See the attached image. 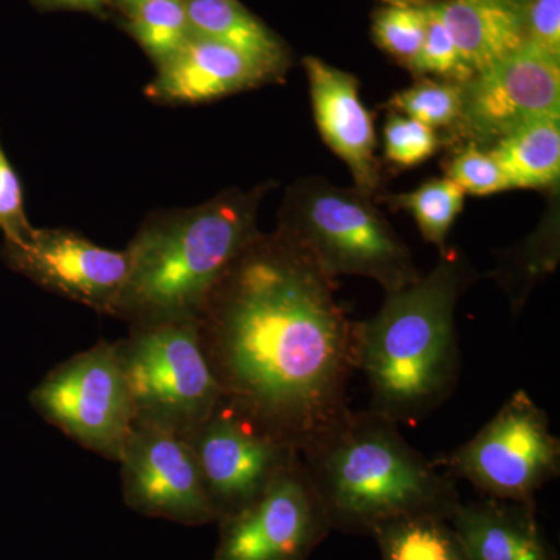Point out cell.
Instances as JSON below:
<instances>
[{
	"instance_id": "836d02e7",
	"label": "cell",
	"mask_w": 560,
	"mask_h": 560,
	"mask_svg": "<svg viewBox=\"0 0 560 560\" xmlns=\"http://www.w3.org/2000/svg\"><path fill=\"white\" fill-rule=\"evenodd\" d=\"M518 2L522 3V7L525 5L526 2H528V0H518Z\"/></svg>"
},
{
	"instance_id": "ffe728a7",
	"label": "cell",
	"mask_w": 560,
	"mask_h": 560,
	"mask_svg": "<svg viewBox=\"0 0 560 560\" xmlns=\"http://www.w3.org/2000/svg\"><path fill=\"white\" fill-rule=\"evenodd\" d=\"M383 560H467L451 521L438 515H408L372 530Z\"/></svg>"
},
{
	"instance_id": "8992f818",
	"label": "cell",
	"mask_w": 560,
	"mask_h": 560,
	"mask_svg": "<svg viewBox=\"0 0 560 560\" xmlns=\"http://www.w3.org/2000/svg\"><path fill=\"white\" fill-rule=\"evenodd\" d=\"M285 238L330 279L364 276L393 291L420 276L410 250L359 190L327 184L305 187Z\"/></svg>"
},
{
	"instance_id": "4316f807",
	"label": "cell",
	"mask_w": 560,
	"mask_h": 560,
	"mask_svg": "<svg viewBox=\"0 0 560 560\" xmlns=\"http://www.w3.org/2000/svg\"><path fill=\"white\" fill-rule=\"evenodd\" d=\"M447 178L455 180L464 191L480 197L511 189L490 150L485 151L477 147L460 151L448 162Z\"/></svg>"
},
{
	"instance_id": "9a60e30c",
	"label": "cell",
	"mask_w": 560,
	"mask_h": 560,
	"mask_svg": "<svg viewBox=\"0 0 560 560\" xmlns=\"http://www.w3.org/2000/svg\"><path fill=\"white\" fill-rule=\"evenodd\" d=\"M270 75L241 51L191 33L190 39L160 65L147 92L154 101L206 102L256 86Z\"/></svg>"
},
{
	"instance_id": "7402d4cb",
	"label": "cell",
	"mask_w": 560,
	"mask_h": 560,
	"mask_svg": "<svg viewBox=\"0 0 560 560\" xmlns=\"http://www.w3.org/2000/svg\"><path fill=\"white\" fill-rule=\"evenodd\" d=\"M466 191L451 178L431 179L410 194L394 197L397 208L410 212L427 242L444 248L453 223L463 210Z\"/></svg>"
},
{
	"instance_id": "d6a6232c",
	"label": "cell",
	"mask_w": 560,
	"mask_h": 560,
	"mask_svg": "<svg viewBox=\"0 0 560 560\" xmlns=\"http://www.w3.org/2000/svg\"><path fill=\"white\" fill-rule=\"evenodd\" d=\"M140 2V0H121V3H124L125 9H130L131 5H135V3Z\"/></svg>"
},
{
	"instance_id": "6da1fadb",
	"label": "cell",
	"mask_w": 560,
	"mask_h": 560,
	"mask_svg": "<svg viewBox=\"0 0 560 560\" xmlns=\"http://www.w3.org/2000/svg\"><path fill=\"white\" fill-rule=\"evenodd\" d=\"M330 280L289 238L256 241L197 318L224 396L300 453L352 411L353 323Z\"/></svg>"
},
{
	"instance_id": "44dd1931",
	"label": "cell",
	"mask_w": 560,
	"mask_h": 560,
	"mask_svg": "<svg viewBox=\"0 0 560 560\" xmlns=\"http://www.w3.org/2000/svg\"><path fill=\"white\" fill-rule=\"evenodd\" d=\"M128 28L142 49L156 61L172 58L190 39L184 0H140L127 9Z\"/></svg>"
},
{
	"instance_id": "5bb4252c",
	"label": "cell",
	"mask_w": 560,
	"mask_h": 560,
	"mask_svg": "<svg viewBox=\"0 0 560 560\" xmlns=\"http://www.w3.org/2000/svg\"><path fill=\"white\" fill-rule=\"evenodd\" d=\"M315 113L323 139L349 165L357 190L371 194L377 187L374 121L361 102L359 83L348 72L319 58L304 60Z\"/></svg>"
},
{
	"instance_id": "7c38bea8",
	"label": "cell",
	"mask_w": 560,
	"mask_h": 560,
	"mask_svg": "<svg viewBox=\"0 0 560 560\" xmlns=\"http://www.w3.org/2000/svg\"><path fill=\"white\" fill-rule=\"evenodd\" d=\"M560 114V60L525 43L464 83L459 124L480 142Z\"/></svg>"
},
{
	"instance_id": "8fae6325",
	"label": "cell",
	"mask_w": 560,
	"mask_h": 560,
	"mask_svg": "<svg viewBox=\"0 0 560 560\" xmlns=\"http://www.w3.org/2000/svg\"><path fill=\"white\" fill-rule=\"evenodd\" d=\"M119 463L125 503L140 514L186 525L219 518L183 434L154 423L135 422Z\"/></svg>"
},
{
	"instance_id": "4dcf8cb0",
	"label": "cell",
	"mask_w": 560,
	"mask_h": 560,
	"mask_svg": "<svg viewBox=\"0 0 560 560\" xmlns=\"http://www.w3.org/2000/svg\"><path fill=\"white\" fill-rule=\"evenodd\" d=\"M490 2L508 3V5L518 7V9H523L522 3L518 2V0H490Z\"/></svg>"
},
{
	"instance_id": "f546056e",
	"label": "cell",
	"mask_w": 560,
	"mask_h": 560,
	"mask_svg": "<svg viewBox=\"0 0 560 560\" xmlns=\"http://www.w3.org/2000/svg\"><path fill=\"white\" fill-rule=\"evenodd\" d=\"M44 2L65 7V9L95 11L105 7L108 0H44Z\"/></svg>"
},
{
	"instance_id": "2e32d148",
	"label": "cell",
	"mask_w": 560,
	"mask_h": 560,
	"mask_svg": "<svg viewBox=\"0 0 560 560\" xmlns=\"http://www.w3.org/2000/svg\"><path fill=\"white\" fill-rule=\"evenodd\" d=\"M451 521L467 560H556L534 501L488 499L460 503Z\"/></svg>"
},
{
	"instance_id": "3957f363",
	"label": "cell",
	"mask_w": 560,
	"mask_h": 560,
	"mask_svg": "<svg viewBox=\"0 0 560 560\" xmlns=\"http://www.w3.org/2000/svg\"><path fill=\"white\" fill-rule=\"evenodd\" d=\"M330 528L368 533L393 518H451L455 480L405 440L378 412L350 411L327 436L300 453Z\"/></svg>"
},
{
	"instance_id": "cb8c5ba5",
	"label": "cell",
	"mask_w": 560,
	"mask_h": 560,
	"mask_svg": "<svg viewBox=\"0 0 560 560\" xmlns=\"http://www.w3.org/2000/svg\"><path fill=\"white\" fill-rule=\"evenodd\" d=\"M427 27L425 7L390 5L378 11L372 32L378 46L411 68Z\"/></svg>"
},
{
	"instance_id": "30bf717a",
	"label": "cell",
	"mask_w": 560,
	"mask_h": 560,
	"mask_svg": "<svg viewBox=\"0 0 560 560\" xmlns=\"http://www.w3.org/2000/svg\"><path fill=\"white\" fill-rule=\"evenodd\" d=\"M220 521L213 560H305L330 529L301 455L243 510Z\"/></svg>"
},
{
	"instance_id": "277c9868",
	"label": "cell",
	"mask_w": 560,
	"mask_h": 560,
	"mask_svg": "<svg viewBox=\"0 0 560 560\" xmlns=\"http://www.w3.org/2000/svg\"><path fill=\"white\" fill-rule=\"evenodd\" d=\"M253 212L219 200L145 228L130 248L116 315L131 324L197 319L234 261L256 242Z\"/></svg>"
},
{
	"instance_id": "d6986e66",
	"label": "cell",
	"mask_w": 560,
	"mask_h": 560,
	"mask_svg": "<svg viewBox=\"0 0 560 560\" xmlns=\"http://www.w3.org/2000/svg\"><path fill=\"white\" fill-rule=\"evenodd\" d=\"M511 189H541L560 175V114L541 117L504 136L490 150Z\"/></svg>"
},
{
	"instance_id": "5b68a950",
	"label": "cell",
	"mask_w": 560,
	"mask_h": 560,
	"mask_svg": "<svg viewBox=\"0 0 560 560\" xmlns=\"http://www.w3.org/2000/svg\"><path fill=\"white\" fill-rule=\"evenodd\" d=\"M116 348L135 422L186 436L223 397L202 350L198 319L132 324L130 335Z\"/></svg>"
},
{
	"instance_id": "e0dca14e",
	"label": "cell",
	"mask_w": 560,
	"mask_h": 560,
	"mask_svg": "<svg viewBox=\"0 0 560 560\" xmlns=\"http://www.w3.org/2000/svg\"><path fill=\"white\" fill-rule=\"evenodd\" d=\"M444 22L471 77L526 43L523 9L490 0H444L430 5Z\"/></svg>"
},
{
	"instance_id": "9c48e42d",
	"label": "cell",
	"mask_w": 560,
	"mask_h": 560,
	"mask_svg": "<svg viewBox=\"0 0 560 560\" xmlns=\"http://www.w3.org/2000/svg\"><path fill=\"white\" fill-rule=\"evenodd\" d=\"M184 438L219 518L243 510L300 455L224 394Z\"/></svg>"
},
{
	"instance_id": "4fadbf2b",
	"label": "cell",
	"mask_w": 560,
	"mask_h": 560,
	"mask_svg": "<svg viewBox=\"0 0 560 560\" xmlns=\"http://www.w3.org/2000/svg\"><path fill=\"white\" fill-rule=\"evenodd\" d=\"M3 257L44 289L101 313L116 315L128 272L127 250L102 248L69 231H39L5 243Z\"/></svg>"
},
{
	"instance_id": "1f68e13d",
	"label": "cell",
	"mask_w": 560,
	"mask_h": 560,
	"mask_svg": "<svg viewBox=\"0 0 560 560\" xmlns=\"http://www.w3.org/2000/svg\"><path fill=\"white\" fill-rule=\"evenodd\" d=\"M390 5H411L412 0H385Z\"/></svg>"
},
{
	"instance_id": "83f0119b",
	"label": "cell",
	"mask_w": 560,
	"mask_h": 560,
	"mask_svg": "<svg viewBox=\"0 0 560 560\" xmlns=\"http://www.w3.org/2000/svg\"><path fill=\"white\" fill-rule=\"evenodd\" d=\"M0 231L5 235V243L24 242L33 232L25 217L21 180L11 167L2 143H0Z\"/></svg>"
},
{
	"instance_id": "484cf974",
	"label": "cell",
	"mask_w": 560,
	"mask_h": 560,
	"mask_svg": "<svg viewBox=\"0 0 560 560\" xmlns=\"http://www.w3.org/2000/svg\"><path fill=\"white\" fill-rule=\"evenodd\" d=\"M385 156L400 167H415L430 160L440 147L436 131L420 121L394 114L383 130Z\"/></svg>"
},
{
	"instance_id": "f1b7e54d",
	"label": "cell",
	"mask_w": 560,
	"mask_h": 560,
	"mask_svg": "<svg viewBox=\"0 0 560 560\" xmlns=\"http://www.w3.org/2000/svg\"><path fill=\"white\" fill-rule=\"evenodd\" d=\"M523 24L526 43L560 60V0H528Z\"/></svg>"
},
{
	"instance_id": "52a82bcc",
	"label": "cell",
	"mask_w": 560,
	"mask_h": 560,
	"mask_svg": "<svg viewBox=\"0 0 560 560\" xmlns=\"http://www.w3.org/2000/svg\"><path fill=\"white\" fill-rule=\"evenodd\" d=\"M455 480L469 481L490 499L534 501L560 474V441L550 419L518 389L471 440L442 460Z\"/></svg>"
},
{
	"instance_id": "603a6c76",
	"label": "cell",
	"mask_w": 560,
	"mask_h": 560,
	"mask_svg": "<svg viewBox=\"0 0 560 560\" xmlns=\"http://www.w3.org/2000/svg\"><path fill=\"white\" fill-rule=\"evenodd\" d=\"M464 83H440L423 80L408 90L397 92L389 101L396 113L404 114L433 128L451 127L459 120L463 109Z\"/></svg>"
},
{
	"instance_id": "d4e9b609",
	"label": "cell",
	"mask_w": 560,
	"mask_h": 560,
	"mask_svg": "<svg viewBox=\"0 0 560 560\" xmlns=\"http://www.w3.org/2000/svg\"><path fill=\"white\" fill-rule=\"evenodd\" d=\"M427 10V27L418 57L412 61L411 69L416 73L445 77L456 83H466L471 79L469 70L460 61L455 40L431 7Z\"/></svg>"
},
{
	"instance_id": "7a4b0ae2",
	"label": "cell",
	"mask_w": 560,
	"mask_h": 560,
	"mask_svg": "<svg viewBox=\"0 0 560 560\" xmlns=\"http://www.w3.org/2000/svg\"><path fill=\"white\" fill-rule=\"evenodd\" d=\"M470 280L469 265L448 254L353 324V366L370 386V410L418 425L451 399L460 372L456 304Z\"/></svg>"
},
{
	"instance_id": "ac0fdd59",
	"label": "cell",
	"mask_w": 560,
	"mask_h": 560,
	"mask_svg": "<svg viewBox=\"0 0 560 560\" xmlns=\"http://www.w3.org/2000/svg\"><path fill=\"white\" fill-rule=\"evenodd\" d=\"M184 5L194 35L241 51L270 73L279 72L282 46L237 0H184Z\"/></svg>"
},
{
	"instance_id": "ba28073f",
	"label": "cell",
	"mask_w": 560,
	"mask_h": 560,
	"mask_svg": "<svg viewBox=\"0 0 560 560\" xmlns=\"http://www.w3.org/2000/svg\"><path fill=\"white\" fill-rule=\"evenodd\" d=\"M31 404L81 447L119 463L136 418L116 342L62 361L32 390Z\"/></svg>"
}]
</instances>
